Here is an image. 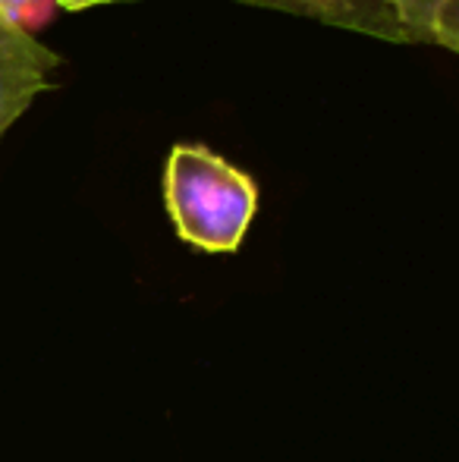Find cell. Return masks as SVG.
<instances>
[{"label": "cell", "instance_id": "cell-1", "mask_svg": "<svg viewBox=\"0 0 459 462\" xmlns=\"http://www.w3.org/2000/svg\"><path fill=\"white\" fill-rule=\"evenodd\" d=\"M164 205L173 230L192 249L236 252L258 211V186L208 145L179 142L167 154Z\"/></svg>", "mask_w": 459, "mask_h": 462}, {"label": "cell", "instance_id": "cell-4", "mask_svg": "<svg viewBox=\"0 0 459 462\" xmlns=\"http://www.w3.org/2000/svg\"><path fill=\"white\" fill-rule=\"evenodd\" d=\"M418 44L459 51V0H387Z\"/></svg>", "mask_w": 459, "mask_h": 462}, {"label": "cell", "instance_id": "cell-3", "mask_svg": "<svg viewBox=\"0 0 459 462\" xmlns=\"http://www.w3.org/2000/svg\"><path fill=\"white\" fill-rule=\"evenodd\" d=\"M60 63L63 57L57 51L44 57H4L0 60V139L32 107L38 95L54 88L48 73Z\"/></svg>", "mask_w": 459, "mask_h": 462}, {"label": "cell", "instance_id": "cell-7", "mask_svg": "<svg viewBox=\"0 0 459 462\" xmlns=\"http://www.w3.org/2000/svg\"><path fill=\"white\" fill-rule=\"evenodd\" d=\"M107 4H129V0H57L60 10L79 13V10H92V6H107Z\"/></svg>", "mask_w": 459, "mask_h": 462}, {"label": "cell", "instance_id": "cell-2", "mask_svg": "<svg viewBox=\"0 0 459 462\" xmlns=\"http://www.w3.org/2000/svg\"><path fill=\"white\" fill-rule=\"evenodd\" d=\"M233 4L289 13V16L312 19V23L378 38L387 44H418L387 0H233Z\"/></svg>", "mask_w": 459, "mask_h": 462}, {"label": "cell", "instance_id": "cell-5", "mask_svg": "<svg viewBox=\"0 0 459 462\" xmlns=\"http://www.w3.org/2000/svg\"><path fill=\"white\" fill-rule=\"evenodd\" d=\"M54 13L57 0H0V19L25 35H35L38 29H44L54 19Z\"/></svg>", "mask_w": 459, "mask_h": 462}, {"label": "cell", "instance_id": "cell-6", "mask_svg": "<svg viewBox=\"0 0 459 462\" xmlns=\"http://www.w3.org/2000/svg\"><path fill=\"white\" fill-rule=\"evenodd\" d=\"M50 54V48H44L35 35H25V32L13 29L0 19V60L4 57H44Z\"/></svg>", "mask_w": 459, "mask_h": 462}]
</instances>
